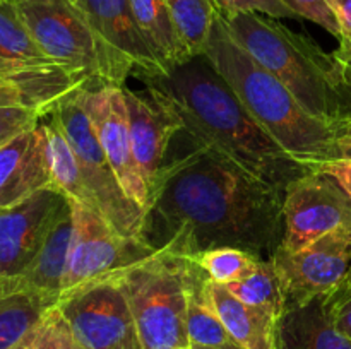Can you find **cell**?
Segmentation results:
<instances>
[{
  "instance_id": "cell-1",
  "label": "cell",
  "mask_w": 351,
  "mask_h": 349,
  "mask_svg": "<svg viewBox=\"0 0 351 349\" xmlns=\"http://www.w3.org/2000/svg\"><path fill=\"white\" fill-rule=\"evenodd\" d=\"M151 194L143 240L156 252L194 257L233 246L271 260L283 243L285 192L182 129Z\"/></svg>"
},
{
  "instance_id": "cell-2",
  "label": "cell",
  "mask_w": 351,
  "mask_h": 349,
  "mask_svg": "<svg viewBox=\"0 0 351 349\" xmlns=\"http://www.w3.org/2000/svg\"><path fill=\"white\" fill-rule=\"evenodd\" d=\"M134 75L146 86L147 96L195 139L264 183L285 192L312 171L263 129L206 55L189 58L167 74Z\"/></svg>"
},
{
  "instance_id": "cell-3",
  "label": "cell",
  "mask_w": 351,
  "mask_h": 349,
  "mask_svg": "<svg viewBox=\"0 0 351 349\" xmlns=\"http://www.w3.org/2000/svg\"><path fill=\"white\" fill-rule=\"evenodd\" d=\"M232 36L274 77L280 79L305 109L335 129L351 123V65L322 50L307 34L274 17L243 12L225 17Z\"/></svg>"
},
{
  "instance_id": "cell-4",
  "label": "cell",
  "mask_w": 351,
  "mask_h": 349,
  "mask_svg": "<svg viewBox=\"0 0 351 349\" xmlns=\"http://www.w3.org/2000/svg\"><path fill=\"white\" fill-rule=\"evenodd\" d=\"M204 55L254 118L293 159L312 170L339 159L338 129L311 115L280 79L254 60L232 36L219 12Z\"/></svg>"
},
{
  "instance_id": "cell-5",
  "label": "cell",
  "mask_w": 351,
  "mask_h": 349,
  "mask_svg": "<svg viewBox=\"0 0 351 349\" xmlns=\"http://www.w3.org/2000/svg\"><path fill=\"white\" fill-rule=\"evenodd\" d=\"M21 17L41 50L62 67L123 88L136 65L110 47L74 0H17Z\"/></svg>"
},
{
  "instance_id": "cell-6",
  "label": "cell",
  "mask_w": 351,
  "mask_h": 349,
  "mask_svg": "<svg viewBox=\"0 0 351 349\" xmlns=\"http://www.w3.org/2000/svg\"><path fill=\"white\" fill-rule=\"evenodd\" d=\"M189 259L158 252L119 272L141 349H189Z\"/></svg>"
},
{
  "instance_id": "cell-7",
  "label": "cell",
  "mask_w": 351,
  "mask_h": 349,
  "mask_svg": "<svg viewBox=\"0 0 351 349\" xmlns=\"http://www.w3.org/2000/svg\"><path fill=\"white\" fill-rule=\"evenodd\" d=\"M84 92L62 103L53 113L77 156L82 177L98 202L99 214L120 235L143 238L146 212L127 197L125 190L120 185L84 108Z\"/></svg>"
},
{
  "instance_id": "cell-8",
  "label": "cell",
  "mask_w": 351,
  "mask_h": 349,
  "mask_svg": "<svg viewBox=\"0 0 351 349\" xmlns=\"http://www.w3.org/2000/svg\"><path fill=\"white\" fill-rule=\"evenodd\" d=\"M72 207L74 233L60 300L86 284L103 279L158 253L143 238L120 235L98 212L79 204H72Z\"/></svg>"
},
{
  "instance_id": "cell-9",
  "label": "cell",
  "mask_w": 351,
  "mask_h": 349,
  "mask_svg": "<svg viewBox=\"0 0 351 349\" xmlns=\"http://www.w3.org/2000/svg\"><path fill=\"white\" fill-rule=\"evenodd\" d=\"M119 272L72 291L58 303L82 349H123L139 342Z\"/></svg>"
},
{
  "instance_id": "cell-10",
  "label": "cell",
  "mask_w": 351,
  "mask_h": 349,
  "mask_svg": "<svg viewBox=\"0 0 351 349\" xmlns=\"http://www.w3.org/2000/svg\"><path fill=\"white\" fill-rule=\"evenodd\" d=\"M287 252H300L322 236L351 226V197L332 174L308 171L291 181L283 198Z\"/></svg>"
},
{
  "instance_id": "cell-11",
  "label": "cell",
  "mask_w": 351,
  "mask_h": 349,
  "mask_svg": "<svg viewBox=\"0 0 351 349\" xmlns=\"http://www.w3.org/2000/svg\"><path fill=\"white\" fill-rule=\"evenodd\" d=\"M271 262L280 277L287 308L328 296L338 289L351 267V226L322 236L300 252H287L280 246Z\"/></svg>"
},
{
  "instance_id": "cell-12",
  "label": "cell",
  "mask_w": 351,
  "mask_h": 349,
  "mask_svg": "<svg viewBox=\"0 0 351 349\" xmlns=\"http://www.w3.org/2000/svg\"><path fill=\"white\" fill-rule=\"evenodd\" d=\"M82 103L91 118L99 144L115 170L127 197L136 202L144 212H147L151 194L134 157L129 108H127L123 88L105 86V88L86 91L82 94Z\"/></svg>"
},
{
  "instance_id": "cell-13",
  "label": "cell",
  "mask_w": 351,
  "mask_h": 349,
  "mask_svg": "<svg viewBox=\"0 0 351 349\" xmlns=\"http://www.w3.org/2000/svg\"><path fill=\"white\" fill-rule=\"evenodd\" d=\"M67 201L57 188H45L0 209V277H16L26 270Z\"/></svg>"
},
{
  "instance_id": "cell-14",
  "label": "cell",
  "mask_w": 351,
  "mask_h": 349,
  "mask_svg": "<svg viewBox=\"0 0 351 349\" xmlns=\"http://www.w3.org/2000/svg\"><path fill=\"white\" fill-rule=\"evenodd\" d=\"M99 88L105 86L58 64L40 65L0 74V106H24L47 118L67 99Z\"/></svg>"
},
{
  "instance_id": "cell-15",
  "label": "cell",
  "mask_w": 351,
  "mask_h": 349,
  "mask_svg": "<svg viewBox=\"0 0 351 349\" xmlns=\"http://www.w3.org/2000/svg\"><path fill=\"white\" fill-rule=\"evenodd\" d=\"M55 187L45 122L0 146V209Z\"/></svg>"
},
{
  "instance_id": "cell-16",
  "label": "cell",
  "mask_w": 351,
  "mask_h": 349,
  "mask_svg": "<svg viewBox=\"0 0 351 349\" xmlns=\"http://www.w3.org/2000/svg\"><path fill=\"white\" fill-rule=\"evenodd\" d=\"M127 108H129L130 140L136 163L146 181L149 194L163 171L173 137L184 129L173 115L161 108L147 96L136 94L123 86Z\"/></svg>"
},
{
  "instance_id": "cell-17",
  "label": "cell",
  "mask_w": 351,
  "mask_h": 349,
  "mask_svg": "<svg viewBox=\"0 0 351 349\" xmlns=\"http://www.w3.org/2000/svg\"><path fill=\"white\" fill-rule=\"evenodd\" d=\"M96 33L136 65V72L165 74L134 17L130 0H74Z\"/></svg>"
},
{
  "instance_id": "cell-18",
  "label": "cell",
  "mask_w": 351,
  "mask_h": 349,
  "mask_svg": "<svg viewBox=\"0 0 351 349\" xmlns=\"http://www.w3.org/2000/svg\"><path fill=\"white\" fill-rule=\"evenodd\" d=\"M72 233H74V207H72V202L67 201L47 242L43 243L38 255L26 267V270L16 277H0V294L21 289L38 291L48 296L58 298V303H60Z\"/></svg>"
},
{
  "instance_id": "cell-19",
  "label": "cell",
  "mask_w": 351,
  "mask_h": 349,
  "mask_svg": "<svg viewBox=\"0 0 351 349\" xmlns=\"http://www.w3.org/2000/svg\"><path fill=\"white\" fill-rule=\"evenodd\" d=\"M278 349H351V341L332 324L324 296L287 308L278 322Z\"/></svg>"
},
{
  "instance_id": "cell-20",
  "label": "cell",
  "mask_w": 351,
  "mask_h": 349,
  "mask_svg": "<svg viewBox=\"0 0 351 349\" xmlns=\"http://www.w3.org/2000/svg\"><path fill=\"white\" fill-rule=\"evenodd\" d=\"M215 307L233 341L242 349H278V318L240 301L223 284L211 281Z\"/></svg>"
},
{
  "instance_id": "cell-21",
  "label": "cell",
  "mask_w": 351,
  "mask_h": 349,
  "mask_svg": "<svg viewBox=\"0 0 351 349\" xmlns=\"http://www.w3.org/2000/svg\"><path fill=\"white\" fill-rule=\"evenodd\" d=\"M187 332L191 344L215 349H242L228 334L216 310L211 277L191 259L187 272Z\"/></svg>"
},
{
  "instance_id": "cell-22",
  "label": "cell",
  "mask_w": 351,
  "mask_h": 349,
  "mask_svg": "<svg viewBox=\"0 0 351 349\" xmlns=\"http://www.w3.org/2000/svg\"><path fill=\"white\" fill-rule=\"evenodd\" d=\"M130 7L141 33L163 65L165 74L192 58L165 0H130Z\"/></svg>"
},
{
  "instance_id": "cell-23",
  "label": "cell",
  "mask_w": 351,
  "mask_h": 349,
  "mask_svg": "<svg viewBox=\"0 0 351 349\" xmlns=\"http://www.w3.org/2000/svg\"><path fill=\"white\" fill-rule=\"evenodd\" d=\"M45 127H47L48 135V149H50V163L51 174H53L55 187L72 204L84 205L91 211L98 212V202L95 195L89 190L84 177H82L81 164H79L77 156L58 122L57 115L51 113L47 118H43Z\"/></svg>"
},
{
  "instance_id": "cell-24",
  "label": "cell",
  "mask_w": 351,
  "mask_h": 349,
  "mask_svg": "<svg viewBox=\"0 0 351 349\" xmlns=\"http://www.w3.org/2000/svg\"><path fill=\"white\" fill-rule=\"evenodd\" d=\"M57 64L36 43L12 0H0V74Z\"/></svg>"
},
{
  "instance_id": "cell-25",
  "label": "cell",
  "mask_w": 351,
  "mask_h": 349,
  "mask_svg": "<svg viewBox=\"0 0 351 349\" xmlns=\"http://www.w3.org/2000/svg\"><path fill=\"white\" fill-rule=\"evenodd\" d=\"M58 298L38 291H12L0 294V349H12L45 320Z\"/></svg>"
},
{
  "instance_id": "cell-26",
  "label": "cell",
  "mask_w": 351,
  "mask_h": 349,
  "mask_svg": "<svg viewBox=\"0 0 351 349\" xmlns=\"http://www.w3.org/2000/svg\"><path fill=\"white\" fill-rule=\"evenodd\" d=\"M230 291L243 303L261 308L280 320L287 311L283 287L271 260H259L247 276L228 284Z\"/></svg>"
},
{
  "instance_id": "cell-27",
  "label": "cell",
  "mask_w": 351,
  "mask_h": 349,
  "mask_svg": "<svg viewBox=\"0 0 351 349\" xmlns=\"http://www.w3.org/2000/svg\"><path fill=\"white\" fill-rule=\"evenodd\" d=\"M191 57L204 55L218 16L215 0H165Z\"/></svg>"
},
{
  "instance_id": "cell-28",
  "label": "cell",
  "mask_w": 351,
  "mask_h": 349,
  "mask_svg": "<svg viewBox=\"0 0 351 349\" xmlns=\"http://www.w3.org/2000/svg\"><path fill=\"white\" fill-rule=\"evenodd\" d=\"M187 259L202 267L206 274L211 277V281L223 284V286H228V284L242 279L254 269L259 260H263L247 250L233 248V246L213 248L194 257H187Z\"/></svg>"
},
{
  "instance_id": "cell-29",
  "label": "cell",
  "mask_w": 351,
  "mask_h": 349,
  "mask_svg": "<svg viewBox=\"0 0 351 349\" xmlns=\"http://www.w3.org/2000/svg\"><path fill=\"white\" fill-rule=\"evenodd\" d=\"M12 349H82L75 342L67 320L57 308Z\"/></svg>"
},
{
  "instance_id": "cell-30",
  "label": "cell",
  "mask_w": 351,
  "mask_h": 349,
  "mask_svg": "<svg viewBox=\"0 0 351 349\" xmlns=\"http://www.w3.org/2000/svg\"><path fill=\"white\" fill-rule=\"evenodd\" d=\"M288 9L293 10L298 19H308L324 27L338 41L343 40V27L336 12V0H283Z\"/></svg>"
},
{
  "instance_id": "cell-31",
  "label": "cell",
  "mask_w": 351,
  "mask_h": 349,
  "mask_svg": "<svg viewBox=\"0 0 351 349\" xmlns=\"http://www.w3.org/2000/svg\"><path fill=\"white\" fill-rule=\"evenodd\" d=\"M221 16H235L243 12H257L274 19H298L297 14L288 9L283 0H215Z\"/></svg>"
},
{
  "instance_id": "cell-32",
  "label": "cell",
  "mask_w": 351,
  "mask_h": 349,
  "mask_svg": "<svg viewBox=\"0 0 351 349\" xmlns=\"http://www.w3.org/2000/svg\"><path fill=\"white\" fill-rule=\"evenodd\" d=\"M43 122L36 112L24 106H0V146L36 129Z\"/></svg>"
},
{
  "instance_id": "cell-33",
  "label": "cell",
  "mask_w": 351,
  "mask_h": 349,
  "mask_svg": "<svg viewBox=\"0 0 351 349\" xmlns=\"http://www.w3.org/2000/svg\"><path fill=\"white\" fill-rule=\"evenodd\" d=\"M321 170L332 174L338 180V183L345 188L346 194L351 197V159L339 157V159L328 161V163L322 164Z\"/></svg>"
},
{
  "instance_id": "cell-34",
  "label": "cell",
  "mask_w": 351,
  "mask_h": 349,
  "mask_svg": "<svg viewBox=\"0 0 351 349\" xmlns=\"http://www.w3.org/2000/svg\"><path fill=\"white\" fill-rule=\"evenodd\" d=\"M328 310L331 313L335 327L351 341V296L335 307H328Z\"/></svg>"
},
{
  "instance_id": "cell-35",
  "label": "cell",
  "mask_w": 351,
  "mask_h": 349,
  "mask_svg": "<svg viewBox=\"0 0 351 349\" xmlns=\"http://www.w3.org/2000/svg\"><path fill=\"white\" fill-rule=\"evenodd\" d=\"M350 296H351V267H350L348 274H346L345 281L339 284L338 289L332 291V293L328 294V296H324V300H326V305H328V307H335V305L341 303V301H345L346 298H350Z\"/></svg>"
},
{
  "instance_id": "cell-36",
  "label": "cell",
  "mask_w": 351,
  "mask_h": 349,
  "mask_svg": "<svg viewBox=\"0 0 351 349\" xmlns=\"http://www.w3.org/2000/svg\"><path fill=\"white\" fill-rule=\"evenodd\" d=\"M336 12L343 27V38L351 36V0H336Z\"/></svg>"
},
{
  "instance_id": "cell-37",
  "label": "cell",
  "mask_w": 351,
  "mask_h": 349,
  "mask_svg": "<svg viewBox=\"0 0 351 349\" xmlns=\"http://www.w3.org/2000/svg\"><path fill=\"white\" fill-rule=\"evenodd\" d=\"M336 55H338L339 58H343L346 64L351 65V36L343 38V40L339 41V48L336 50Z\"/></svg>"
},
{
  "instance_id": "cell-38",
  "label": "cell",
  "mask_w": 351,
  "mask_h": 349,
  "mask_svg": "<svg viewBox=\"0 0 351 349\" xmlns=\"http://www.w3.org/2000/svg\"><path fill=\"white\" fill-rule=\"evenodd\" d=\"M338 144H351V123L338 132Z\"/></svg>"
},
{
  "instance_id": "cell-39",
  "label": "cell",
  "mask_w": 351,
  "mask_h": 349,
  "mask_svg": "<svg viewBox=\"0 0 351 349\" xmlns=\"http://www.w3.org/2000/svg\"><path fill=\"white\" fill-rule=\"evenodd\" d=\"M339 157L351 159V144H339Z\"/></svg>"
},
{
  "instance_id": "cell-40",
  "label": "cell",
  "mask_w": 351,
  "mask_h": 349,
  "mask_svg": "<svg viewBox=\"0 0 351 349\" xmlns=\"http://www.w3.org/2000/svg\"><path fill=\"white\" fill-rule=\"evenodd\" d=\"M189 349H215V348H204V346H195V344H191V348Z\"/></svg>"
},
{
  "instance_id": "cell-41",
  "label": "cell",
  "mask_w": 351,
  "mask_h": 349,
  "mask_svg": "<svg viewBox=\"0 0 351 349\" xmlns=\"http://www.w3.org/2000/svg\"><path fill=\"white\" fill-rule=\"evenodd\" d=\"M123 349H141V344H139V342H136V344L127 346V348H123Z\"/></svg>"
},
{
  "instance_id": "cell-42",
  "label": "cell",
  "mask_w": 351,
  "mask_h": 349,
  "mask_svg": "<svg viewBox=\"0 0 351 349\" xmlns=\"http://www.w3.org/2000/svg\"><path fill=\"white\" fill-rule=\"evenodd\" d=\"M12 2H17V0H12Z\"/></svg>"
}]
</instances>
